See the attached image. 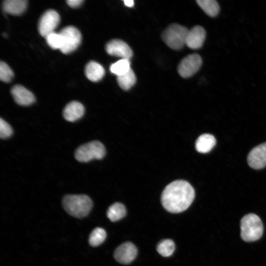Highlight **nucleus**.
Here are the masks:
<instances>
[{"mask_svg": "<svg viewBox=\"0 0 266 266\" xmlns=\"http://www.w3.org/2000/svg\"><path fill=\"white\" fill-rule=\"evenodd\" d=\"M195 196L193 187L187 181L178 180L167 185L161 195V202L167 211L180 213L186 210Z\"/></svg>", "mask_w": 266, "mask_h": 266, "instance_id": "obj_1", "label": "nucleus"}, {"mask_svg": "<svg viewBox=\"0 0 266 266\" xmlns=\"http://www.w3.org/2000/svg\"><path fill=\"white\" fill-rule=\"evenodd\" d=\"M63 206L69 215L81 218L89 214L93 202L89 197L85 195H67L63 198Z\"/></svg>", "mask_w": 266, "mask_h": 266, "instance_id": "obj_2", "label": "nucleus"}, {"mask_svg": "<svg viewBox=\"0 0 266 266\" xmlns=\"http://www.w3.org/2000/svg\"><path fill=\"white\" fill-rule=\"evenodd\" d=\"M264 227L260 218L254 213L244 216L240 221V236L246 242H252L260 239L263 233Z\"/></svg>", "mask_w": 266, "mask_h": 266, "instance_id": "obj_3", "label": "nucleus"}, {"mask_svg": "<svg viewBox=\"0 0 266 266\" xmlns=\"http://www.w3.org/2000/svg\"><path fill=\"white\" fill-rule=\"evenodd\" d=\"M189 31L185 27L173 24L164 31L162 35V39L170 48L179 50L186 44Z\"/></svg>", "mask_w": 266, "mask_h": 266, "instance_id": "obj_4", "label": "nucleus"}, {"mask_svg": "<svg viewBox=\"0 0 266 266\" xmlns=\"http://www.w3.org/2000/svg\"><path fill=\"white\" fill-rule=\"evenodd\" d=\"M105 147L99 141L94 140L84 144L75 151L74 156L80 162L87 163L92 160H100L105 156Z\"/></svg>", "mask_w": 266, "mask_h": 266, "instance_id": "obj_5", "label": "nucleus"}, {"mask_svg": "<svg viewBox=\"0 0 266 266\" xmlns=\"http://www.w3.org/2000/svg\"><path fill=\"white\" fill-rule=\"evenodd\" d=\"M60 33L64 37V44L61 52L65 54L70 53L79 45L81 34L79 31L73 26H67L61 30Z\"/></svg>", "mask_w": 266, "mask_h": 266, "instance_id": "obj_6", "label": "nucleus"}, {"mask_svg": "<svg viewBox=\"0 0 266 266\" xmlns=\"http://www.w3.org/2000/svg\"><path fill=\"white\" fill-rule=\"evenodd\" d=\"M60 21L59 14L53 9L46 11L39 18L38 31L40 34L45 37L49 33L54 32Z\"/></svg>", "mask_w": 266, "mask_h": 266, "instance_id": "obj_7", "label": "nucleus"}, {"mask_svg": "<svg viewBox=\"0 0 266 266\" xmlns=\"http://www.w3.org/2000/svg\"><path fill=\"white\" fill-rule=\"evenodd\" d=\"M202 64V59L199 54L189 55L180 62L178 66V72L183 78L190 77L200 69Z\"/></svg>", "mask_w": 266, "mask_h": 266, "instance_id": "obj_8", "label": "nucleus"}, {"mask_svg": "<svg viewBox=\"0 0 266 266\" xmlns=\"http://www.w3.org/2000/svg\"><path fill=\"white\" fill-rule=\"evenodd\" d=\"M105 50L110 55L130 59L133 52L130 47L121 39H115L108 41L105 46Z\"/></svg>", "mask_w": 266, "mask_h": 266, "instance_id": "obj_9", "label": "nucleus"}, {"mask_svg": "<svg viewBox=\"0 0 266 266\" xmlns=\"http://www.w3.org/2000/svg\"><path fill=\"white\" fill-rule=\"evenodd\" d=\"M136 247L131 242H126L119 246L115 250L114 257L119 263L128 264L136 258Z\"/></svg>", "mask_w": 266, "mask_h": 266, "instance_id": "obj_10", "label": "nucleus"}, {"mask_svg": "<svg viewBox=\"0 0 266 266\" xmlns=\"http://www.w3.org/2000/svg\"><path fill=\"white\" fill-rule=\"evenodd\" d=\"M249 166L255 169H261L266 166V142L253 148L248 155Z\"/></svg>", "mask_w": 266, "mask_h": 266, "instance_id": "obj_11", "label": "nucleus"}, {"mask_svg": "<svg viewBox=\"0 0 266 266\" xmlns=\"http://www.w3.org/2000/svg\"><path fill=\"white\" fill-rule=\"evenodd\" d=\"M206 37V32L200 26H196L190 30L186 38V45L192 49L201 48Z\"/></svg>", "mask_w": 266, "mask_h": 266, "instance_id": "obj_12", "label": "nucleus"}, {"mask_svg": "<svg viewBox=\"0 0 266 266\" xmlns=\"http://www.w3.org/2000/svg\"><path fill=\"white\" fill-rule=\"evenodd\" d=\"M11 94L15 101L20 105H30L35 101L33 94L20 85L13 86L11 89Z\"/></svg>", "mask_w": 266, "mask_h": 266, "instance_id": "obj_13", "label": "nucleus"}, {"mask_svg": "<svg viewBox=\"0 0 266 266\" xmlns=\"http://www.w3.org/2000/svg\"><path fill=\"white\" fill-rule=\"evenodd\" d=\"M84 112V107L80 102L72 101L65 106L63 110V115L66 121L72 122L81 118Z\"/></svg>", "mask_w": 266, "mask_h": 266, "instance_id": "obj_14", "label": "nucleus"}, {"mask_svg": "<svg viewBox=\"0 0 266 266\" xmlns=\"http://www.w3.org/2000/svg\"><path fill=\"white\" fill-rule=\"evenodd\" d=\"M85 74L87 78L91 81L98 82L104 75L105 70L99 63L92 61L86 65Z\"/></svg>", "mask_w": 266, "mask_h": 266, "instance_id": "obj_15", "label": "nucleus"}, {"mask_svg": "<svg viewBox=\"0 0 266 266\" xmlns=\"http://www.w3.org/2000/svg\"><path fill=\"white\" fill-rule=\"evenodd\" d=\"M216 143V139L213 135L204 133L197 138L195 143V148L199 153H206L213 149Z\"/></svg>", "mask_w": 266, "mask_h": 266, "instance_id": "obj_16", "label": "nucleus"}, {"mask_svg": "<svg viewBox=\"0 0 266 266\" xmlns=\"http://www.w3.org/2000/svg\"><path fill=\"white\" fill-rule=\"evenodd\" d=\"M27 3L26 0H6L3 1L2 8L7 13L18 15L25 10Z\"/></svg>", "mask_w": 266, "mask_h": 266, "instance_id": "obj_17", "label": "nucleus"}, {"mask_svg": "<svg viewBox=\"0 0 266 266\" xmlns=\"http://www.w3.org/2000/svg\"><path fill=\"white\" fill-rule=\"evenodd\" d=\"M126 212V208L124 204L115 202L109 207L106 215L110 221L115 222L125 217Z\"/></svg>", "mask_w": 266, "mask_h": 266, "instance_id": "obj_18", "label": "nucleus"}, {"mask_svg": "<svg viewBox=\"0 0 266 266\" xmlns=\"http://www.w3.org/2000/svg\"><path fill=\"white\" fill-rule=\"evenodd\" d=\"M198 4L208 16L214 17L220 12V6L215 0H197Z\"/></svg>", "mask_w": 266, "mask_h": 266, "instance_id": "obj_19", "label": "nucleus"}, {"mask_svg": "<svg viewBox=\"0 0 266 266\" xmlns=\"http://www.w3.org/2000/svg\"><path fill=\"white\" fill-rule=\"evenodd\" d=\"M136 76L133 70L131 69L127 73L117 76V81L120 87L124 90H128L135 83Z\"/></svg>", "mask_w": 266, "mask_h": 266, "instance_id": "obj_20", "label": "nucleus"}, {"mask_svg": "<svg viewBox=\"0 0 266 266\" xmlns=\"http://www.w3.org/2000/svg\"><path fill=\"white\" fill-rule=\"evenodd\" d=\"M131 69L130 60L127 59H122L112 64L110 66L111 72L115 74L117 76L127 73Z\"/></svg>", "mask_w": 266, "mask_h": 266, "instance_id": "obj_21", "label": "nucleus"}, {"mask_svg": "<svg viewBox=\"0 0 266 266\" xmlns=\"http://www.w3.org/2000/svg\"><path fill=\"white\" fill-rule=\"evenodd\" d=\"M175 249L174 242L169 239L161 240L157 245L158 252L163 257H169L173 253Z\"/></svg>", "mask_w": 266, "mask_h": 266, "instance_id": "obj_22", "label": "nucleus"}, {"mask_svg": "<svg viewBox=\"0 0 266 266\" xmlns=\"http://www.w3.org/2000/svg\"><path fill=\"white\" fill-rule=\"evenodd\" d=\"M45 38L47 43L52 49L61 50L64 46V37L60 32H52Z\"/></svg>", "mask_w": 266, "mask_h": 266, "instance_id": "obj_23", "label": "nucleus"}, {"mask_svg": "<svg viewBox=\"0 0 266 266\" xmlns=\"http://www.w3.org/2000/svg\"><path fill=\"white\" fill-rule=\"evenodd\" d=\"M106 233L101 228L95 229L90 233L89 238L90 244L93 247H96L101 244L105 239Z\"/></svg>", "mask_w": 266, "mask_h": 266, "instance_id": "obj_24", "label": "nucleus"}, {"mask_svg": "<svg viewBox=\"0 0 266 266\" xmlns=\"http://www.w3.org/2000/svg\"><path fill=\"white\" fill-rule=\"evenodd\" d=\"M14 73L12 70L4 62L0 63V79L4 82H9L12 79Z\"/></svg>", "mask_w": 266, "mask_h": 266, "instance_id": "obj_25", "label": "nucleus"}, {"mask_svg": "<svg viewBox=\"0 0 266 266\" xmlns=\"http://www.w3.org/2000/svg\"><path fill=\"white\" fill-rule=\"evenodd\" d=\"M13 130L10 125L2 118L0 119V137L1 139H6L10 137Z\"/></svg>", "mask_w": 266, "mask_h": 266, "instance_id": "obj_26", "label": "nucleus"}, {"mask_svg": "<svg viewBox=\"0 0 266 266\" xmlns=\"http://www.w3.org/2000/svg\"><path fill=\"white\" fill-rule=\"evenodd\" d=\"M67 4L71 7L76 8L79 6L83 2L82 0H67Z\"/></svg>", "mask_w": 266, "mask_h": 266, "instance_id": "obj_27", "label": "nucleus"}, {"mask_svg": "<svg viewBox=\"0 0 266 266\" xmlns=\"http://www.w3.org/2000/svg\"><path fill=\"white\" fill-rule=\"evenodd\" d=\"M124 4L128 7H133L134 5V1L133 0H125L124 1Z\"/></svg>", "mask_w": 266, "mask_h": 266, "instance_id": "obj_28", "label": "nucleus"}]
</instances>
